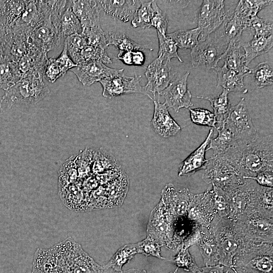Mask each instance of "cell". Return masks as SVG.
Masks as SVG:
<instances>
[{"label":"cell","mask_w":273,"mask_h":273,"mask_svg":"<svg viewBox=\"0 0 273 273\" xmlns=\"http://www.w3.org/2000/svg\"><path fill=\"white\" fill-rule=\"evenodd\" d=\"M85 38L87 43L105 50L108 48L106 38V32L101 26L82 29L81 33Z\"/></svg>","instance_id":"44"},{"label":"cell","mask_w":273,"mask_h":273,"mask_svg":"<svg viewBox=\"0 0 273 273\" xmlns=\"http://www.w3.org/2000/svg\"><path fill=\"white\" fill-rule=\"evenodd\" d=\"M202 179L223 191L242 184L245 180L226 160L213 156L208 159Z\"/></svg>","instance_id":"8"},{"label":"cell","mask_w":273,"mask_h":273,"mask_svg":"<svg viewBox=\"0 0 273 273\" xmlns=\"http://www.w3.org/2000/svg\"><path fill=\"white\" fill-rule=\"evenodd\" d=\"M273 189L257 183L253 192L252 206L254 211L273 217Z\"/></svg>","instance_id":"31"},{"label":"cell","mask_w":273,"mask_h":273,"mask_svg":"<svg viewBox=\"0 0 273 273\" xmlns=\"http://www.w3.org/2000/svg\"><path fill=\"white\" fill-rule=\"evenodd\" d=\"M249 28L254 30V35L263 36H269L273 35L272 24L258 17L257 15L251 19Z\"/></svg>","instance_id":"50"},{"label":"cell","mask_w":273,"mask_h":273,"mask_svg":"<svg viewBox=\"0 0 273 273\" xmlns=\"http://www.w3.org/2000/svg\"><path fill=\"white\" fill-rule=\"evenodd\" d=\"M53 247L66 273H106L105 266L98 264L71 237Z\"/></svg>","instance_id":"4"},{"label":"cell","mask_w":273,"mask_h":273,"mask_svg":"<svg viewBox=\"0 0 273 273\" xmlns=\"http://www.w3.org/2000/svg\"><path fill=\"white\" fill-rule=\"evenodd\" d=\"M117 58L125 65L129 66H141L144 65L145 61V56L140 50L118 54Z\"/></svg>","instance_id":"51"},{"label":"cell","mask_w":273,"mask_h":273,"mask_svg":"<svg viewBox=\"0 0 273 273\" xmlns=\"http://www.w3.org/2000/svg\"><path fill=\"white\" fill-rule=\"evenodd\" d=\"M3 103H4L3 96H0V114L3 111V107H2Z\"/></svg>","instance_id":"57"},{"label":"cell","mask_w":273,"mask_h":273,"mask_svg":"<svg viewBox=\"0 0 273 273\" xmlns=\"http://www.w3.org/2000/svg\"><path fill=\"white\" fill-rule=\"evenodd\" d=\"M189 74L187 72L176 77L159 95L164 98V103L168 108L173 109L175 112H178L181 108H190L193 106V96L188 88Z\"/></svg>","instance_id":"14"},{"label":"cell","mask_w":273,"mask_h":273,"mask_svg":"<svg viewBox=\"0 0 273 273\" xmlns=\"http://www.w3.org/2000/svg\"><path fill=\"white\" fill-rule=\"evenodd\" d=\"M31 273H66L52 247L49 249L38 248L36 251Z\"/></svg>","instance_id":"23"},{"label":"cell","mask_w":273,"mask_h":273,"mask_svg":"<svg viewBox=\"0 0 273 273\" xmlns=\"http://www.w3.org/2000/svg\"><path fill=\"white\" fill-rule=\"evenodd\" d=\"M241 43V39L231 41L221 56L220 60L224 62L223 65L228 68L240 72L245 76L251 75V68L246 65Z\"/></svg>","instance_id":"24"},{"label":"cell","mask_w":273,"mask_h":273,"mask_svg":"<svg viewBox=\"0 0 273 273\" xmlns=\"http://www.w3.org/2000/svg\"><path fill=\"white\" fill-rule=\"evenodd\" d=\"M153 14L150 27H155L161 34H166L168 19L166 14L159 8L155 1L152 2Z\"/></svg>","instance_id":"49"},{"label":"cell","mask_w":273,"mask_h":273,"mask_svg":"<svg viewBox=\"0 0 273 273\" xmlns=\"http://www.w3.org/2000/svg\"><path fill=\"white\" fill-rule=\"evenodd\" d=\"M189 109L191 120L194 123L216 128V120L213 113L201 108Z\"/></svg>","instance_id":"46"},{"label":"cell","mask_w":273,"mask_h":273,"mask_svg":"<svg viewBox=\"0 0 273 273\" xmlns=\"http://www.w3.org/2000/svg\"><path fill=\"white\" fill-rule=\"evenodd\" d=\"M142 1H99L104 11L119 20L126 22L129 21L140 7Z\"/></svg>","instance_id":"25"},{"label":"cell","mask_w":273,"mask_h":273,"mask_svg":"<svg viewBox=\"0 0 273 273\" xmlns=\"http://www.w3.org/2000/svg\"><path fill=\"white\" fill-rule=\"evenodd\" d=\"M227 46L210 34L205 40L199 41L190 53L194 68L205 70L214 69L220 60V57Z\"/></svg>","instance_id":"10"},{"label":"cell","mask_w":273,"mask_h":273,"mask_svg":"<svg viewBox=\"0 0 273 273\" xmlns=\"http://www.w3.org/2000/svg\"><path fill=\"white\" fill-rule=\"evenodd\" d=\"M245 179H253L261 186L272 188L273 170L262 171L258 173L254 177H248Z\"/></svg>","instance_id":"52"},{"label":"cell","mask_w":273,"mask_h":273,"mask_svg":"<svg viewBox=\"0 0 273 273\" xmlns=\"http://www.w3.org/2000/svg\"><path fill=\"white\" fill-rule=\"evenodd\" d=\"M138 253L146 256H154L159 259H165L160 254L161 245L156 240L147 236L144 240L135 244Z\"/></svg>","instance_id":"47"},{"label":"cell","mask_w":273,"mask_h":273,"mask_svg":"<svg viewBox=\"0 0 273 273\" xmlns=\"http://www.w3.org/2000/svg\"><path fill=\"white\" fill-rule=\"evenodd\" d=\"M64 44L69 56L74 62L80 51L88 43L81 34H75L68 36Z\"/></svg>","instance_id":"48"},{"label":"cell","mask_w":273,"mask_h":273,"mask_svg":"<svg viewBox=\"0 0 273 273\" xmlns=\"http://www.w3.org/2000/svg\"><path fill=\"white\" fill-rule=\"evenodd\" d=\"M213 134V129L211 128L205 141L180 164L178 176H190L198 171L204 169L208 161L205 158L206 152Z\"/></svg>","instance_id":"21"},{"label":"cell","mask_w":273,"mask_h":273,"mask_svg":"<svg viewBox=\"0 0 273 273\" xmlns=\"http://www.w3.org/2000/svg\"><path fill=\"white\" fill-rule=\"evenodd\" d=\"M217 75V86H221L223 89L246 94L248 89L244 82V74L227 68L224 65L220 67L217 65L214 69Z\"/></svg>","instance_id":"26"},{"label":"cell","mask_w":273,"mask_h":273,"mask_svg":"<svg viewBox=\"0 0 273 273\" xmlns=\"http://www.w3.org/2000/svg\"><path fill=\"white\" fill-rule=\"evenodd\" d=\"M215 211L212 199V190L192 196L187 217L195 225L209 229Z\"/></svg>","instance_id":"15"},{"label":"cell","mask_w":273,"mask_h":273,"mask_svg":"<svg viewBox=\"0 0 273 273\" xmlns=\"http://www.w3.org/2000/svg\"><path fill=\"white\" fill-rule=\"evenodd\" d=\"M71 1L63 12L59 23V34L61 39L64 43L69 36L81 34L82 28L79 20L73 12L71 8Z\"/></svg>","instance_id":"33"},{"label":"cell","mask_w":273,"mask_h":273,"mask_svg":"<svg viewBox=\"0 0 273 273\" xmlns=\"http://www.w3.org/2000/svg\"><path fill=\"white\" fill-rule=\"evenodd\" d=\"M169 261L176 265L177 267L182 268L185 271H191L192 273H196L200 268L188 249H180L177 251V254Z\"/></svg>","instance_id":"45"},{"label":"cell","mask_w":273,"mask_h":273,"mask_svg":"<svg viewBox=\"0 0 273 273\" xmlns=\"http://www.w3.org/2000/svg\"><path fill=\"white\" fill-rule=\"evenodd\" d=\"M167 63H163L157 58L148 66L145 73L148 81L144 87L149 95V93L154 97L156 93L159 95L170 82L171 68Z\"/></svg>","instance_id":"18"},{"label":"cell","mask_w":273,"mask_h":273,"mask_svg":"<svg viewBox=\"0 0 273 273\" xmlns=\"http://www.w3.org/2000/svg\"><path fill=\"white\" fill-rule=\"evenodd\" d=\"M208 229L217 245L218 264L233 268L234 258L244 244L243 237L237 229L236 221L215 214Z\"/></svg>","instance_id":"2"},{"label":"cell","mask_w":273,"mask_h":273,"mask_svg":"<svg viewBox=\"0 0 273 273\" xmlns=\"http://www.w3.org/2000/svg\"><path fill=\"white\" fill-rule=\"evenodd\" d=\"M257 183L251 179L233 188L224 191L230 203V218L237 220L242 215L254 211L252 207L253 194Z\"/></svg>","instance_id":"12"},{"label":"cell","mask_w":273,"mask_h":273,"mask_svg":"<svg viewBox=\"0 0 273 273\" xmlns=\"http://www.w3.org/2000/svg\"><path fill=\"white\" fill-rule=\"evenodd\" d=\"M154 110L151 124L154 131L160 136L168 138L176 135L181 127L171 117L165 103L153 99Z\"/></svg>","instance_id":"19"},{"label":"cell","mask_w":273,"mask_h":273,"mask_svg":"<svg viewBox=\"0 0 273 273\" xmlns=\"http://www.w3.org/2000/svg\"><path fill=\"white\" fill-rule=\"evenodd\" d=\"M224 126L232 133L236 146H245L258 136L244 98L231 107Z\"/></svg>","instance_id":"7"},{"label":"cell","mask_w":273,"mask_h":273,"mask_svg":"<svg viewBox=\"0 0 273 273\" xmlns=\"http://www.w3.org/2000/svg\"><path fill=\"white\" fill-rule=\"evenodd\" d=\"M226 14L224 1L204 0L198 12L197 23L201 29L199 41H203L223 22Z\"/></svg>","instance_id":"11"},{"label":"cell","mask_w":273,"mask_h":273,"mask_svg":"<svg viewBox=\"0 0 273 273\" xmlns=\"http://www.w3.org/2000/svg\"><path fill=\"white\" fill-rule=\"evenodd\" d=\"M233 268L252 273H273V243H245L235 256Z\"/></svg>","instance_id":"5"},{"label":"cell","mask_w":273,"mask_h":273,"mask_svg":"<svg viewBox=\"0 0 273 273\" xmlns=\"http://www.w3.org/2000/svg\"><path fill=\"white\" fill-rule=\"evenodd\" d=\"M153 1H142L140 7L135 12L131 24L133 27H150L153 14Z\"/></svg>","instance_id":"42"},{"label":"cell","mask_w":273,"mask_h":273,"mask_svg":"<svg viewBox=\"0 0 273 273\" xmlns=\"http://www.w3.org/2000/svg\"><path fill=\"white\" fill-rule=\"evenodd\" d=\"M71 63L67 57L59 56L57 58H48L45 65L43 77L51 83L64 76L71 69Z\"/></svg>","instance_id":"32"},{"label":"cell","mask_w":273,"mask_h":273,"mask_svg":"<svg viewBox=\"0 0 273 273\" xmlns=\"http://www.w3.org/2000/svg\"><path fill=\"white\" fill-rule=\"evenodd\" d=\"M178 267H177L175 270L173 271H171L169 273H177V270H178Z\"/></svg>","instance_id":"59"},{"label":"cell","mask_w":273,"mask_h":273,"mask_svg":"<svg viewBox=\"0 0 273 273\" xmlns=\"http://www.w3.org/2000/svg\"><path fill=\"white\" fill-rule=\"evenodd\" d=\"M217 156L226 160L245 179L262 171L273 170L272 136L258 135L249 144L233 147Z\"/></svg>","instance_id":"1"},{"label":"cell","mask_w":273,"mask_h":273,"mask_svg":"<svg viewBox=\"0 0 273 273\" xmlns=\"http://www.w3.org/2000/svg\"><path fill=\"white\" fill-rule=\"evenodd\" d=\"M106 273H131V270L129 269V270H125V271L122 270L121 271H115V270H113V269H112L111 268H106Z\"/></svg>","instance_id":"54"},{"label":"cell","mask_w":273,"mask_h":273,"mask_svg":"<svg viewBox=\"0 0 273 273\" xmlns=\"http://www.w3.org/2000/svg\"><path fill=\"white\" fill-rule=\"evenodd\" d=\"M43 74L36 70L28 72L13 86L5 91L4 103L8 108L16 104L31 105L44 99L50 93L43 80Z\"/></svg>","instance_id":"3"},{"label":"cell","mask_w":273,"mask_h":273,"mask_svg":"<svg viewBox=\"0 0 273 273\" xmlns=\"http://www.w3.org/2000/svg\"><path fill=\"white\" fill-rule=\"evenodd\" d=\"M92 62L111 64L112 61L105 50L87 44L80 51L74 62L78 65Z\"/></svg>","instance_id":"38"},{"label":"cell","mask_w":273,"mask_h":273,"mask_svg":"<svg viewBox=\"0 0 273 273\" xmlns=\"http://www.w3.org/2000/svg\"><path fill=\"white\" fill-rule=\"evenodd\" d=\"M71 8L82 29L101 26L98 1H71Z\"/></svg>","instance_id":"22"},{"label":"cell","mask_w":273,"mask_h":273,"mask_svg":"<svg viewBox=\"0 0 273 273\" xmlns=\"http://www.w3.org/2000/svg\"><path fill=\"white\" fill-rule=\"evenodd\" d=\"M224 266L217 264L214 266H205L199 268L196 273H223Z\"/></svg>","instance_id":"53"},{"label":"cell","mask_w":273,"mask_h":273,"mask_svg":"<svg viewBox=\"0 0 273 273\" xmlns=\"http://www.w3.org/2000/svg\"><path fill=\"white\" fill-rule=\"evenodd\" d=\"M273 35L263 36L254 35L249 41L242 42L244 51L245 62L247 66L255 58L268 52L272 47Z\"/></svg>","instance_id":"28"},{"label":"cell","mask_w":273,"mask_h":273,"mask_svg":"<svg viewBox=\"0 0 273 273\" xmlns=\"http://www.w3.org/2000/svg\"><path fill=\"white\" fill-rule=\"evenodd\" d=\"M218 135L212 139L207 149L213 150V156L220 155L233 147L236 146V143L232 133L225 126L217 130Z\"/></svg>","instance_id":"36"},{"label":"cell","mask_w":273,"mask_h":273,"mask_svg":"<svg viewBox=\"0 0 273 273\" xmlns=\"http://www.w3.org/2000/svg\"><path fill=\"white\" fill-rule=\"evenodd\" d=\"M229 94V92L223 89L222 93L214 98L193 96L197 98L205 99L210 102L216 120L215 129L217 130L223 128L224 126L232 107L228 97Z\"/></svg>","instance_id":"29"},{"label":"cell","mask_w":273,"mask_h":273,"mask_svg":"<svg viewBox=\"0 0 273 273\" xmlns=\"http://www.w3.org/2000/svg\"><path fill=\"white\" fill-rule=\"evenodd\" d=\"M235 270L237 273H252V272H248V271H244V270L238 269H235Z\"/></svg>","instance_id":"58"},{"label":"cell","mask_w":273,"mask_h":273,"mask_svg":"<svg viewBox=\"0 0 273 273\" xmlns=\"http://www.w3.org/2000/svg\"><path fill=\"white\" fill-rule=\"evenodd\" d=\"M174 220L167 211L163 201L152 210L147 225V236L157 241L161 246L173 251Z\"/></svg>","instance_id":"9"},{"label":"cell","mask_w":273,"mask_h":273,"mask_svg":"<svg viewBox=\"0 0 273 273\" xmlns=\"http://www.w3.org/2000/svg\"><path fill=\"white\" fill-rule=\"evenodd\" d=\"M200 237L197 243L205 266L218 264L219 254L215 239L207 228L200 226Z\"/></svg>","instance_id":"27"},{"label":"cell","mask_w":273,"mask_h":273,"mask_svg":"<svg viewBox=\"0 0 273 273\" xmlns=\"http://www.w3.org/2000/svg\"><path fill=\"white\" fill-rule=\"evenodd\" d=\"M272 1H239L233 13L249 28L251 19L262 9L269 6Z\"/></svg>","instance_id":"30"},{"label":"cell","mask_w":273,"mask_h":273,"mask_svg":"<svg viewBox=\"0 0 273 273\" xmlns=\"http://www.w3.org/2000/svg\"><path fill=\"white\" fill-rule=\"evenodd\" d=\"M138 253L135 244H127L118 250L104 266L116 271H122V266L129 262Z\"/></svg>","instance_id":"39"},{"label":"cell","mask_w":273,"mask_h":273,"mask_svg":"<svg viewBox=\"0 0 273 273\" xmlns=\"http://www.w3.org/2000/svg\"><path fill=\"white\" fill-rule=\"evenodd\" d=\"M142 76H129L123 74L108 77L101 80L99 82L103 87L104 97L112 99L123 95L139 93L145 95L151 99L153 98L140 84Z\"/></svg>","instance_id":"13"},{"label":"cell","mask_w":273,"mask_h":273,"mask_svg":"<svg viewBox=\"0 0 273 273\" xmlns=\"http://www.w3.org/2000/svg\"><path fill=\"white\" fill-rule=\"evenodd\" d=\"M29 39L34 46L47 54L64 43L58 29L49 19L33 30Z\"/></svg>","instance_id":"20"},{"label":"cell","mask_w":273,"mask_h":273,"mask_svg":"<svg viewBox=\"0 0 273 273\" xmlns=\"http://www.w3.org/2000/svg\"><path fill=\"white\" fill-rule=\"evenodd\" d=\"M212 199L215 214L222 217H229L230 207L228 197L220 188L212 185Z\"/></svg>","instance_id":"43"},{"label":"cell","mask_w":273,"mask_h":273,"mask_svg":"<svg viewBox=\"0 0 273 273\" xmlns=\"http://www.w3.org/2000/svg\"><path fill=\"white\" fill-rule=\"evenodd\" d=\"M131 273H147L145 269H130Z\"/></svg>","instance_id":"56"},{"label":"cell","mask_w":273,"mask_h":273,"mask_svg":"<svg viewBox=\"0 0 273 273\" xmlns=\"http://www.w3.org/2000/svg\"><path fill=\"white\" fill-rule=\"evenodd\" d=\"M251 75H253L258 88H261L272 85V68L267 62L259 63L255 68H251Z\"/></svg>","instance_id":"41"},{"label":"cell","mask_w":273,"mask_h":273,"mask_svg":"<svg viewBox=\"0 0 273 273\" xmlns=\"http://www.w3.org/2000/svg\"><path fill=\"white\" fill-rule=\"evenodd\" d=\"M200 33L201 29L197 27L178 30L166 34L173 40L178 48L183 50H192L199 42Z\"/></svg>","instance_id":"37"},{"label":"cell","mask_w":273,"mask_h":273,"mask_svg":"<svg viewBox=\"0 0 273 273\" xmlns=\"http://www.w3.org/2000/svg\"><path fill=\"white\" fill-rule=\"evenodd\" d=\"M244 243H273V217L257 211L246 213L235 220Z\"/></svg>","instance_id":"6"},{"label":"cell","mask_w":273,"mask_h":273,"mask_svg":"<svg viewBox=\"0 0 273 273\" xmlns=\"http://www.w3.org/2000/svg\"><path fill=\"white\" fill-rule=\"evenodd\" d=\"M106 38L108 46L113 45L116 47L119 50L118 54L149 49L148 46L139 44L124 33L120 32H106Z\"/></svg>","instance_id":"35"},{"label":"cell","mask_w":273,"mask_h":273,"mask_svg":"<svg viewBox=\"0 0 273 273\" xmlns=\"http://www.w3.org/2000/svg\"><path fill=\"white\" fill-rule=\"evenodd\" d=\"M223 273H237L235 269L230 267H227L224 266Z\"/></svg>","instance_id":"55"},{"label":"cell","mask_w":273,"mask_h":273,"mask_svg":"<svg viewBox=\"0 0 273 273\" xmlns=\"http://www.w3.org/2000/svg\"><path fill=\"white\" fill-rule=\"evenodd\" d=\"M84 86H90L103 79L123 73L124 69L107 67L101 62H92L78 65L70 70Z\"/></svg>","instance_id":"17"},{"label":"cell","mask_w":273,"mask_h":273,"mask_svg":"<svg viewBox=\"0 0 273 273\" xmlns=\"http://www.w3.org/2000/svg\"><path fill=\"white\" fill-rule=\"evenodd\" d=\"M193 194L188 188L177 190L171 184L165 185L161 192V200L174 221L187 216L190 202Z\"/></svg>","instance_id":"16"},{"label":"cell","mask_w":273,"mask_h":273,"mask_svg":"<svg viewBox=\"0 0 273 273\" xmlns=\"http://www.w3.org/2000/svg\"><path fill=\"white\" fill-rule=\"evenodd\" d=\"M157 36L159 41L158 58L167 62L175 58L183 62V61L178 54V47L173 40L166 34L163 35L157 32Z\"/></svg>","instance_id":"40"},{"label":"cell","mask_w":273,"mask_h":273,"mask_svg":"<svg viewBox=\"0 0 273 273\" xmlns=\"http://www.w3.org/2000/svg\"><path fill=\"white\" fill-rule=\"evenodd\" d=\"M22 76L17 63L7 61L0 63V88L7 90Z\"/></svg>","instance_id":"34"}]
</instances>
